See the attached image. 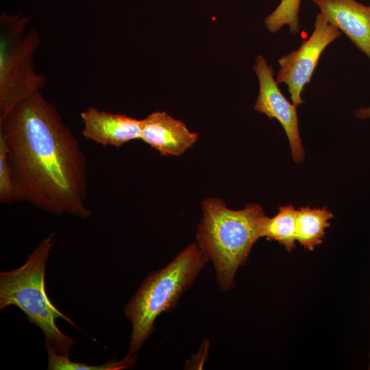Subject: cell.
<instances>
[{"mask_svg": "<svg viewBox=\"0 0 370 370\" xmlns=\"http://www.w3.org/2000/svg\"><path fill=\"white\" fill-rule=\"evenodd\" d=\"M370 61V5L356 0H311Z\"/></svg>", "mask_w": 370, "mask_h": 370, "instance_id": "cell-9", "label": "cell"}, {"mask_svg": "<svg viewBox=\"0 0 370 370\" xmlns=\"http://www.w3.org/2000/svg\"><path fill=\"white\" fill-rule=\"evenodd\" d=\"M354 115L356 117L360 119H370V106L359 108L356 110Z\"/></svg>", "mask_w": 370, "mask_h": 370, "instance_id": "cell-16", "label": "cell"}, {"mask_svg": "<svg viewBox=\"0 0 370 370\" xmlns=\"http://www.w3.org/2000/svg\"><path fill=\"white\" fill-rule=\"evenodd\" d=\"M208 261L197 243H193L143 280L124 307L125 315L132 323L128 354H136L141 348L153 332L156 318L176 306Z\"/></svg>", "mask_w": 370, "mask_h": 370, "instance_id": "cell-3", "label": "cell"}, {"mask_svg": "<svg viewBox=\"0 0 370 370\" xmlns=\"http://www.w3.org/2000/svg\"><path fill=\"white\" fill-rule=\"evenodd\" d=\"M48 354L47 369L49 370H119L133 367L136 354H128L121 360H110L101 365H90L73 362L69 356L60 354L50 346L45 345Z\"/></svg>", "mask_w": 370, "mask_h": 370, "instance_id": "cell-13", "label": "cell"}, {"mask_svg": "<svg viewBox=\"0 0 370 370\" xmlns=\"http://www.w3.org/2000/svg\"><path fill=\"white\" fill-rule=\"evenodd\" d=\"M254 69L259 82L254 110L280 122L288 139L293 161L302 162L305 153L299 132L297 106L283 95L274 79L272 67L262 56L256 58Z\"/></svg>", "mask_w": 370, "mask_h": 370, "instance_id": "cell-7", "label": "cell"}, {"mask_svg": "<svg viewBox=\"0 0 370 370\" xmlns=\"http://www.w3.org/2000/svg\"><path fill=\"white\" fill-rule=\"evenodd\" d=\"M301 0H281L278 7L268 15L264 21L267 29L275 33L288 25L289 31L296 34L300 31L299 13Z\"/></svg>", "mask_w": 370, "mask_h": 370, "instance_id": "cell-14", "label": "cell"}, {"mask_svg": "<svg viewBox=\"0 0 370 370\" xmlns=\"http://www.w3.org/2000/svg\"><path fill=\"white\" fill-rule=\"evenodd\" d=\"M296 212L292 205L280 206L278 212L271 218L266 217L262 231V237L275 241L291 251L295 247Z\"/></svg>", "mask_w": 370, "mask_h": 370, "instance_id": "cell-12", "label": "cell"}, {"mask_svg": "<svg viewBox=\"0 0 370 370\" xmlns=\"http://www.w3.org/2000/svg\"><path fill=\"white\" fill-rule=\"evenodd\" d=\"M202 211L197 243L213 264L220 290L227 291L234 286L237 270L262 237L267 216L258 204L234 210L215 197L203 201Z\"/></svg>", "mask_w": 370, "mask_h": 370, "instance_id": "cell-2", "label": "cell"}, {"mask_svg": "<svg viewBox=\"0 0 370 370\" xmlns=\"http://www.w3.org/2000/svg\"><path fill=\"white\" fill-rule=\"evenodd\" d=\"M369 369H370V356H369Z\"/></svg>", "mask_w": 370, "mask_h": 370, "instance_id": "cell-17", "label": "cell"}, {"mask_svg": "<svg viewBox=\"0 0 370 370\" xmlns=\"http://www.w3.org/2000/svg\"><path fill=\"white\" fill-rule=\"evenodd\" d=\"M54 242V234H49L21 267L0 273V309L12 305L19 308L28 320L43 332L45 345L60 354L69 356L74 341L60 331L56 320L60 318L79 328L52 304L45 290L46 263Z\"/></svg>", "mask_w": 370, "mask_h": 370, "instance_id": "cell-4", "label": "cell"}, {"mask_svg": "<svg viewBox=\"0 0 370 370\" xmlns=\"http://www.w3.org/2000/svg\"><path fill=\"white\" fill-rule=\"evenodd\" d=\"M341 34V31L319 12L316 16L314 29L311 36L303 41L298 49L278 59L280 70L276 82L287 85L295 106L304 103L301 97L302 91L310 82L321 55Z\"/></svg>", "mask_w": 370, "mask_h": 370, "instance_id": "cell-6", "label": "cell"}, {"mask_svg": "<svg viewBox=\"0 0 370 370\" xmlns=\"http://www.w3.org/2000/svg\"><path fill=\"white\" fill-rule=\"evenodd\" d=\"M22 201L9 165L6 143L0 132V201L10 204Z\"/></svg>", "mask_w": 370, "mask_h": 370, "instance_id": "cell-15", "label": "cell"}, {"mask_svg": "<svg viewBox=\"0 0 370 370\" xmlns=\"http://www.w3.org/2000/svg\"><path fill=\"white\" fill-rule=\"evenodd\" d=\"M83 136L104 147H120L140 138L141 120L125 114L112 113L89 106L80 114Z\"/></svg>", "mask_w": 370, "mask_h": 370, "instance_id": "cell-8", "label": "cell"}, {"mask_svg": "<svg viewBox=\"0 0 370 370\" xmlns=\"http://www.w3.org/2000/svg\"><path fill=\"white\" fill-rule=\"evenodd\" d=\"M333 217L332 212L326 207H300L296 212L297 241L305 249L312 251L322 243L325 229L330 227Z\"/></svg>", "mask_w": 370, "mask_h": 370, "instance_id": "cell-11", "label": "cell"}, {"mask_svg": "<svg viewBox=\"0 0 370 370\" xmlns=\"http://www.w3.org/2000/svg\"><path fill=\"white\" fill-rule=\"evenodd\" d=\"M140 139L164 156H180L191 147L198 134L165 111H156L141 120Z\"/></svg>", "mask_w": 370, "mask_h": 370, "instance_id": "cell-10", "label": "cell"}, {"mask_svg": "<svg viewBox=\"0 0 370 370\" xmlns=\"http://www.w3.org/2000/svg\"><path fill=\"white\" fill-rule=\"evenodd\" d=\"M11 172L21 200L49 213L86 219V156L57 108L38 92L2 119Z\"/></svg>", "mask_w": 370, "mask_h": 370, "instance_id": "cell-1", "label": "cell"}, {"mask_svg": "<svg viewBox=\"0 0 370 370\" xmlns=\"http://www.w3.org/2000/svg\"><path fill=\"white\" fill-rule=\"evenodd\" d=\"M31 21L21 13L0 15V119L46 86V77L35 69L40 36Z\"/></svg>", "mask_w": 370, "mask_h": 370, "instance_id": "cell-5", "label": "cell"}]
</instances>
